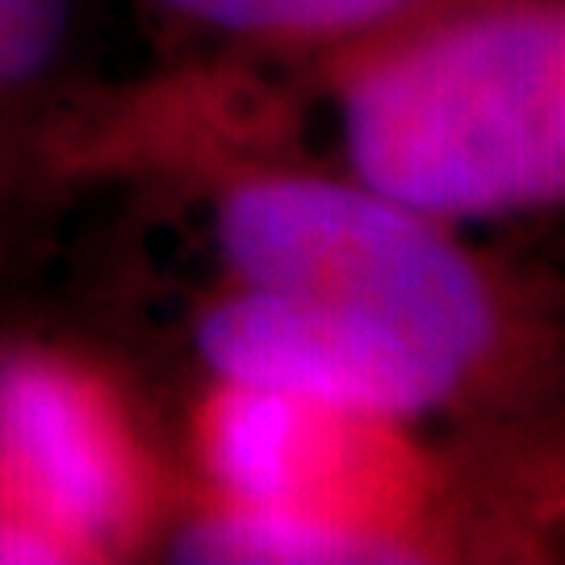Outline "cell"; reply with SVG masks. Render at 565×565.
<instances>
[{
  "label": "cell",
  "instance_id": "8",
  "mask_svg": "<svg viewBox=\"0 0 565 565\" xmlns=\"http://www.w3.org/2000/svg\"><path fill=\"white\" fill-rule=\"evenodd\" d=\"M482 520L503 541L565 536V427L515 448L473 452Z\"/></svg>",
  "mask_w": 565,
  "mask_h": 565
},
{
  "label": "cell",
  "instance_id": "7",
  "mask_svg": "<svg viewBox=\"0 0 565 565\" xmlns=\"http://www.w3.org/2000/svg\"><path fill=\"white\" fill-rule=\"evenodd\" d=\"M151 4L231 39L340 46L411 18L436 0H151Z\"/></svg>",
  "mask_w": 565,
  "mask_h": 565
},
{
  "label": "cell",
  "instance_id": "9",
  "mask_svg": "<svg viewBox=\"0 0 565 565\" xmlns=\"http://www.w3.org/2000/svg\"><path fill=\"white\" fill-rule=\"evenodd\" d=\"M72 0H0V88L39 81L55 63Z\"/></svg>",
  "mask_w": 565,
  "mask_h": 565
},
{
  "label": "cell",
  "instance_id": "2",
  "mask_svg": "<svg viewBox=\"0 0 565 565\" xmlns=\"http://www.w3.org/2000/svg\"><path fill=\"white\" fill-rule=\"evenodd\" d=\"M327 81L352 181L448 226L565 218V0H436Z\"/></svg>",
  "mask_w": 565,
  "mask_h": 565
},
{
  "label": "cell",
  "instance_id": "10",
  "mask_svg": "<svg viewBox=\"0 0 565 565\" xmlns=\"http://www.w3.org/2000/svg\"><path fill=\"white\" fill-rule=\"evenodd\" d=\"M524 264L553 289V298L565 306V218L553 223V231L541 239V247H532V256Z\"/></svg>",
  "mask_w": 565,
  "mask_h": 565
},
{
  "label": "cell",
  "instance_id": "5",
  "mask_svg": "<svg viewBox=\"0 0 565 565\" xmlns=\"http://www.w3.org/2000/svg\"><path fill=\"white\" fill-rule=\"evenodd\" d=\"M394 431L398 424L385 419L218 382L198 419V452L214 499L289 507L440 548L419 520L403 515L411 486L398 473V452L390 448Z\"/></svg>",
  "mask_w": 565,
  "mask_h": 565
},
{
  "label": "cell",
  "instance_id": "4",
  "mask_svg": "<svg viewBox=\"0 0 565 565\" xmlns=\"http://www.w3.org/2000/svg\"><path fill=\"white\" fill-rule=\"evenodd\" d=\"M202 364L226 385H256L364 419H461L465 398L440 364L398 331L281 289L231 285L193 327Z\"/></svg>",
  "mask_w": 565,
  "mask_h": 565
},
{
  "label": "cell",
  "instance_id": "6",
  "mask_svg": "<svg viewBox=\"0 0 565 565\" xmlns=\"http://www.w3.org/2000/svg\"><path fill=\"white\" fill-rule=\"evenodd\" d=\"M177 562L202 565H406L431 553L403 536L364 532L289 507L214 503L198 511L172 541Z\"/></svg>",
  "mask_w": 565,
  "mask_h": 565
},
{
  "label": "cell",
  "instance_id": "1",
  "mask_svg": "<svg viewBox=\"0 0 565 565\" xmlns=\"http://www.w3.org/2000/svg\"><path fill=\"white\" fill-rule=\"evenodd\" d=\"M210 231L231 285L361 315L431 356L461 390L473 452L565 427V306L527 264L352 177L289 168L226 177Z\"/></svg>",
  "mask_w": 565,
  "mask_h": 565
},
{
  "label": "cell",
  "instance_id": "3",
  "mask_svg": "<svg viewBox=\"0 0 565 565\" xmlns=\"http://www.w3.org/2000/svg\"><path fill=\"white\" fill-rule=\"evenodd\" d=\"M0 511L51 532L76 562L135 545L156 511L126 406L67 356L0 361Z\"/></svg>",
  "mask_w": 565,
  "mask_h": 565
}]
</instances>
